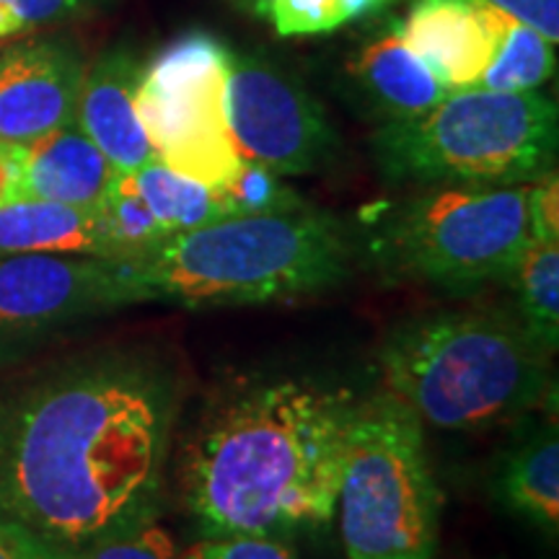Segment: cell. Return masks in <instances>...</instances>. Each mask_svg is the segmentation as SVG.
<instances>
[{
    "mask_svg": "<svg viewBox=\"0 0 559 559\" xmlns=\"http://www.w3.org/2000/svg\"><path fill=\"white\" fill-rule=\"evenodd\" d=\"M130 177L153 218L164 228L166 239L226 218V210L213 187L181 177L166 164H160L158 158L140 166Z\"/></svg>",
    "mask_w": 559,
    "mask_h": 559,
    "instance_id": "d6986e66",
    "label": "cell"
},
{
    "mask_svg": "<svg viewBox=\"0 0 559 559\" xmlns=\"http://www.w3.org/2000/svg\"><path fill=\"white\" fill-rule=\"evenodd\" d=\"M96 213H99L104 236L109 241L111 260L143 254L166 239L164 228L153 218L145 200L140 198L130 174L117 171Z\"/></svg>",
    "mask_w": 559,
    "mask_h": 559,
    "instance_id": "44dd1931",
    "label": "cell"
},
{
    "mask_svg": "<svg viewBox=\"0 0 559 559\" xmlns=\"http://www.w3.org/2000/svg\"><path fill=\"white\" fill-rule=\"evenodd\" d=\"M11 198L96 210L117 171L79 124L68 122L32 143L9 145Z\"/></svg>",
    "mask_w": 559,
    "mask_h": 559,
    "instance_id": "5bb4252c",
    "label": "cell"
},
{
    "mask_svg": "<svg viewBox=\"0 0 559 559\" xmlns=\"http://www.w3.org/2000/svg\"><path fill=\"white\" fill-rule=\"evenodd\" d=\"M11 254H88L111 260L96 210L47 200L0 202V257Z\"/></svg>",
    "mask_w": 559,
    "mask_h": 559,
    "instance_id": "2e32d148",
    "label": "cell"
},
{
    "mask_svg": "<svg viewBox=\"0 0 559 559\" xmlns=\"http://www.w3.org/2000/svg\"><path fill=\"white\" fill-rule=\"evenodd\" d=\"M264 21L277 37H317L349 24L342 0H275Z\"/></svg>",
    "mask_w": 559,
    "mask_h": 559,
    "instance_id": "d4e9b609",
    "label": "cell"
},
{
    "mask_svg": "<svg viewBox=\"0 0 559 559\" xmlns=\"http://www.w3.org/2000/svg\"><path fill=\"white\" fill-rule=\"evenodd\" d=\"M528 241V185L423 187L389 210L370 251L391 277L469 293L510 280Z\"/></svg>",
    "mask_w": 559,
    "mask_h": 559,
    "instance_id": "52a82bcc",
    "label": "cell"
},
{
    "mask_svg": "<svg viewBox=\"0 0 559 559\" xmlns=\"http://www.w3.org/2000/svg\"><path fill=\"white\" fill-rule=\"evenodd\" d=\"M557 73V45L521 21H510L498 52L479 75L477 86L489 91H542Z\"/></svg>",
    "mask_w": 559,
    "mask_h": 559,
    "instance_id": "ffe728a7",
    "label": "cell"
},
{
    "mask_svg": "<svg viewBox=\"0 0 559 559\" xmlns=\"http://www.w3.org/2000/svg\"><path fill=\"white\" fill-rule=\"evenodd\" d=\"M0 559H39L19 534L0 521Z\"/></svg>",
    "mask_w": 559,
    "mask_h": 559,
    "instance_id": "f1b7e54d",
    "label": "cell"
},
{
    "mask_svg": "<svg viewBox=\"0 0 559 559\" xmlns=\"http://www.w3.org/2000/svg\"><path fill=\"white\" fill-rule=\"evenodd\" d=\"M443 495L425 425L394 394L358 400L337 513L347 559H436Z\"/></svg>",
    "mask_w": 559,
    "mask_h": 559,
    "instance_id": "8992f818",
    "label": "cell"
},
{
    "mask_svg": "<svg viewBox=\"0 0 559 559\" xmlns=\"http://www.w3.org/2000/svg\"><path fill=\"white\" fill-rule=\"evenodd\" d=\"M215 192H218L226 215H267L306 205V200L296 190H290L280 174L243 158Z\"/></svg>",
    "mask_w": 559,
    "mask_h": 559,
    "instance_id": "7402d4cb",
    "label": "cell"
},
{
    "mask_svg": "<svg viewBox=\"0 0 559 559\" xmlns=\"http://www.w3.org/2000/svg\"><path fill=\"white\" fill-rule=\"evenodd\" d=\"M355 404L347 389L283 376L215 396L181 459L200 534L285 542L330 526Z\"/></svg>",
    "mask_w": 559,
    "mask_h": 559,
    "instance_id": "7a4b0ae2",
    "label": "cell"
},
{
    "mask_svg": "<svg viewBox=\"0 0 559 559\" xmlns=\"http://www.w3.org/2000/svg\"><path fill=\"white\" fill-rule=\"evenodd\" d=\"M342 88L362 117L379 124L425 115L451 91L409 52L396 19H383L353 47L342 62Z\"/></svg>",
    "mask_w": 559,
    "mask_h": 559,
    "instance_id": "4fadbf2b",
    "label": "cell"
},
{
    "mask_svg": "<svg viewBox=\"0 0 559 559\" xmlns=\"http://www.w3.org/2000/svg\"><path fill=\"white\" fill-rule=\"evenodd\" d=\"M50 559H179L177 544L156 521Z\"/></svg>",
    "mask_w": 559,
    "mask_h": 559,
    "instance_id": "cb8c5ba5",
    "label": "cell"
},
{
    "mask_svg": "<svg viewBox=\"0 0 559 559\" xmlns=\"http://www.w3.org/2000/svg\"><path fill=\"white\" fill-rule=\"evenodd\" d=\"M223 3L230 5L234 11H241V13H247V16H254V19L264 21V19H267V13H270L275 0H223Z\"/></svg>",
    "mask_w": 559,
    "mask_h": 559,
    "instance_id": "4dcf8cb0",
    "label": "cell"
},
{
    "mask_svg": "<svg viewBox=\"0 0 559 559\" xmlns=\"http://www.w3.org/2000/svg\"><path fill=\"white\" fill-rule=\"evenodd\" d=\"M549 358L513 311L443 309L404 319L383 340L389 394L438 430H485L526 415L549 389Z\"/></svg>",
    "mask_w": 559,
    "mask_h": 559,
    "instance_id": "277c9868",
    "label": "cell"
},
{
    "mask_svg": "<svg viewBox=\"0 0 559 559\" xmlns=\"http://www.w3.org/2000/svg\"><path fill=\"white\" fill-rule=\"evenodd\" d=\"M140 73L143 62L130 47H111L86 68L75 107V124L120 174L138 171L156 158L138 120Z\"/></svg>",
    "mask_w": 559,
    "mask_h": 559,
    "instance_id": "9a60e30c",
    "label": "cell"
},
{
    "mask_svg": "<svg viewBox=\"0 0 559 559\" xmlns=\"http://www.w3.org/2000/svg\"><path fill=\"white\" fill-rule=\"evenodd\" d=\"M495 498L544 536L559 531V436L557 423L531 428L502 456L495 474Z\"/></svg>",
    "mask_w": 559,
    "mask_h": 559,
    "instance_id": "e0dca14e",
    "label": "cell"
},
{
    "mask_svg": "<svg viewBox=\"0 0 559 559\" xmlns=\"http://www.w3.org/2000/svg\"><path fill=\"white\" fill-rule=\"evenodd\" d=\"M358 243L345 221L304 205L267 215H226L115 260L120 306L181 309L262 306L345 283Z\"/></svg>",
    "mask_w": 559,
    "mask_h": 559,
    "instance_id": "3957f363",
    "label": "cell"
},
{
    "mask_svg": "<svg viewBox=\"0 0 559 559\" xmlns=\"http://www.w3.org/2000/svg\"><path fill=\"white\" fill-rule=\"evenodd\" d=\"M531 239L559 241V181L557 169L528 185Z\"/></svg>",
    "mask_w": 559,
    "mask_h": 559,
    "instance_id": "4316f807",
    "label": "cell"
},
{
    "mask_svg": "<svg viewBox=\"0 0 559 559\" xmlns=\"http://www.w3.org/2000/svg\"><path fill=\"white\" fill-rule=\"evenodd\" d=\"M11 153L9 145L0 143V202L11 198Z\"/></svg>",
    "mask_w": 559,
    "mask_h": 559,
    "instance_id": "1f68e13d",
    "label": "cell"
},
{
    "mask_svg": "<svg viewBox=\"0 0 559 559\" xmlns=\"http://www.w3.org/2000/svg\"><path fill=\"white\" fill-rule=\"evenodd\" d=\"M396 3H400V0H342L347 21H366L370 16H379L381 11H386Z\"/></svg>",
    "mask_w": 559,
    "mask_h": 559,
    "instance_id": "f546056e",
    "label": "cell"
},
{
    "mask_svg": "<svg viewBox=\"0 0 559 559\" xmlns=\"http://www.w3.org/2000/svg\"><path fill=\"white\" fill-rule=\"evenodd\" d=\"M179 559H298L283 539L267 536H202Z\"/></svg>",
    "mask_w": 559,
    "mask_h": 559,
    "instance_id": "484cf974",
    "label": "cell"
},
{
    "mask_svg": "<svg viewBox=\"0 0 559 559\" xmlns=\"http://www.w3.org/2000/svg\"><path fill=\"white\" fill-rule=\"evenodd\" d=\"M228 58L226 41L190 29L143 62L138 83V120L156 158L213 190L241 160L226 120Z\"/></svg>",
    "mask_w": 559,
    "mask_h": 559,
    "instance_id": "ba28073f",
    "label": "cell"
},
{
    "mask_svg": "<svg viewBox=\"0 0 559 559\" xmlns=\"http://www.w3.org/2000/svg\"><path fill=\"white\" fill-rule=\"evenodd\" d=\"M226 120L243 160L280 177H306L334 164L342 140L311 88L267 52H230Z\"/></svg>",
    "mask_w": 559,
    "mask_h": 559,
    "instance_id": "9c48e42d",
    "label": "cell"
},
{
    "mask_svg": "<svg viewBox=\"0 0 559 559\" xmlns=\"http://www.w3.org/2000/svg\"><path fill=\"white\" fill-rule=\"evenodd\" d=\"M498 5L510 19L521 21L547 37L549 41H559V0H487Z\"/></svg>",
    "mask_w": 559,
    "mask_h": 559,
    "instance_id": "83f0119b",
    "label": "cell"
},
{
    "mask_svg": "<svg viewBox=\"0 0 559 559\" xmlns=\"http://www.w3.org/2000/svg\"><path fill=\"white\" fill-rule=\"evenodd\" d=\"M177 412L179 379L153 355L39 383L0 438V521L39 559L156 521Z\"/></svg>",
    "mask_w": 559,
    "mask_h": 559,
    "instance_id": "6da1fadb",
    "label": "cell"
},
{
    "mask_svg": "<svg viewBox=\"0 0 559 559\" xmlns=\"http://www.w3.org/2000/svg\"><path fill=\"white\" fill-rule=\"evenodd\" d=\"M86 68L79 45L62 37L0 50V143L24 145L73 122Z\"/></svg>",
    "mask_w": 559,
    "mask_h": 559,
    "instance_id": "8fae6325",
    "label": "cell"
},
{
    "mask_svg": "<svg viewBox=\"0 0 559 559\" xmlns=\"http://www.w3.org/2000/svg\"><path fill=\"white\" fill-rule=\"evenodd\" d=\"M513 313L528 337L549 355L559 345V241L531 239L513 275Z\"/></svg>",
    "mask_w": 559,
    "mask_h": 559,
    "instance_id": "ac0fdd59",
    "label": "cell"
},
{
    "mask_svg": "<svg viewBox=\"0 0 559 559\" xmlns=\"http://www.w3.org/2000/svg\"><path fill=\"white\" fill-rule=\"evenodd\" d=\"M370 148L394 185H531L555 171L559 111L544 91L456 88L425 115L379 124Z\"/></svg>",
    "mask_w": 559,
    "mask_h": 559,
    "instance_id": "5b68a950",
    "label": "cell"
},
{
    "mask_svg": "<svg viewBox=\"0 0 559 559\" xmlns=\"http://www.w3.org/2000/svg\"><path fill=\"white\" fill-rule=\"evenodd\" d=\"M510 21L487 0H415L396 29L409 52L456 91L477 86Z\"/></svg>",
    "mask_w": 559,
    "mask_h": 559,
    "instance_id": "7c38bea8",
    "label": "cell"
},
{
    "mask_svg": "<svg viewBox=\"0 0 559 559\" xmlns=\"http://www.w3.org/2000/svg\"><path fill=\"white\" fill-rule=\"evenodd\" d=\"M109 0H0V41L83 19Z\"/></svg>",
    "mask_w": 559,
    "mask_h": 559,
    "instance_id": "603a6c76",
    "label": "cell"
},
{
    "mask_svg": "<svg viewBox=\"0 0 559 559\" xmlns=\"http://www.w3.org/2000/svg\"><path fill=\"white\" fill-rule=\"evenodd\" d=\"M122 309L115 260L88 254L0 257V342L37 337Z\"/></svg>",
    "mask_w": 559,
    "mask_h": 559,
    "instance_id": "30bf717a",
    "label": "cell"
}]
</instances>
